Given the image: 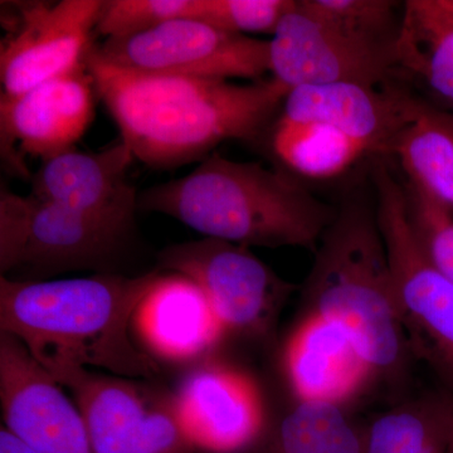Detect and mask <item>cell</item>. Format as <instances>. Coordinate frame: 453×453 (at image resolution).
I'll return each instance as SVG.
<instances>
[{
  "label": "cell",
  "mask_w": 453,
  "mask_h": 453,
  "mask_svg": "<svg viewBox=\"0 0 453 453\" xmlns=\"http://www.w3.org/2000/svg\"><path fill=\"white\" fill-rule=\"evenodd\" d=\"M86 67L122 142L154 169L201 163L222 142L257 139L288 94L273 77L240 85L140 73L104 64L91 52Z\"/></svg>",
  "instance_id": "1"
},
{
  "label": "cell",
  "mask_w": 453,
  "mask_h": 453,
  "mask_svg": "<svg viewBox=\"0 0 453 453\" xmlns=\"http://www.w3.org/2000/svg\"><path fill=\"white\" fill-rule=\"evenodd\" d=\"M159 271L139 277L16 280L0 277V333L22 342L50 375L103 369L118 377H153L155 357L131 326Z\"/></svg>",
  "instance_id": "2"
},
{
  "label": "cell",
  "mask_w": 453,
  "mask_h": 453,
  "mask_svg": "<svg viewBox=\"0 0 453 453\" xmlns=\"http://www.w3.org/2000/svg\"><path fill=\"white\" fill-rule=\"evenodd\" d=\"M140 210L244 247L318 250L336 211L290 173L211 155L186 177L142 190Z\"/></svg>",
  "instance_id": "3"
},
{
  "label": "cell",
  "mask_w": 453,
  "mask_h": 453,
  "mask_svg": "<svg viewBox=\"0 0 453 453\" xmlns=\"http://www.w3.org/2000/svg\"><path fill=\"white\" fill-rule=\"evenodd\" d=\"M308 315L345 336L378 380H401L411 350L375 210L345 203L316 250L305 286Z\"/></svg>",
  "instance_id": "4"
},
{
  "label": "cell",
  "mask_w": 453,
  "mask_h": 453,
  "mask_svg": "<svg viewBox=\"0 0 453 453\" xmlns=\"http://www.w3.org/2000/svg\"><path fill=\"white\" fill-rule=\"evenodd\" d=\"M372 179L375 213L408 347L453 393V283L429 264L414 240L404 184L384 164L378 165Z\"/></svg>",
  "instance_id": "5"
},
{
  "label": "cell",
  "mask_w": 453,
  "mask_h": 453,
  "mask_svg": "<svg viewBox=\"0 0 453 453\" xmlns=\"http://www.w3.org/2000/svg\"><path fill=\"white\" fill-rule=\"evenodd\" d=\"M134 220L106 219L0 189V273L49 276L100 266L124 249Z\"/></svg>",
  "instance_id": "6"
},
{
  "label": "cell",
  "mask_w": 453,
  "mask_h": 453,
  "mask_svg": "<svg viewBox=\"0 0 453 453\" xmlns=\"http://www.w3.org/2000/svg\"><path fill=\"white\" fill-rule=\"evenodd\" d=\"M104 64L140 73L259 81L270 73V41L220 31L195 19L172 22L94 46Z\"/></svg>",
  "instance_id": "7"
},
{
  "label": "cell",
  "mask_w": 453,
  "mask_h": 453,
  "mask_svg": "<svg viewBox=\"0 0 453 453\" xmlns=\"http://www.w3.org/2000/svg\"><path fill=\"white\" fill-rule=\"evenodd\" d=\"M159 264L204 292L223 329L253 338H265L275 329L295 291L249 247L216 238L166 247Z\"/></svg>",
  "instance_id": "8"
},
{
  "label": "cell",
  "mask_w": 453,
  "mask_h": 453,
  "mask_svg": "<svg viewBox=\"0 0 453 453\" xmlns=\"http://www.w3.org/2000/svg\"><path fill=\"white\" fill-rule=\"evenodd\" d=\"M70 390L96 453H192L173 399L164 401L129 378L68 368L52 375Z\"/></svg>",
  "instance_id": "9"
},
{
  "label": "cell",
  "mask_w": 453,
  "mask_h": 453,
  "mask_svg": "<svg viewBox=\"0 0 453 453\" xmlns=\"http://www.w3.org/2000/svg\"><path fill=\"white\" fill-rule=\"evenodd\" d=\"M396 68L395 43L348 35L303 11L299 2L270 40V73L288 91L329 83L384 88Z\"/></svg>",
  "instance_id": "10"
},
{
  "label": "cell",
  "mask_w": 453,
  "mask_h": 453,
  "mask_svg": "<svg viewBox=\"0 0 453 453\" xmlns=\"http://www.w3.org/2000/svg\"><path fill=\"white\" fill-rule=\"evenodd\" d=\"M104 0L18 4L0 46L2 94L16 96L86 65Z\"/></svg>",
  "instance_id": "11"
},
{
  "label": "cell",
  "mask_w": 453,
  "mask_h": 453,
  "mask_svg": "<svg viewBox=\"0 0 453 453\" xmlns=\"http://www.w3.org/2000/svg\"><path fill=\"white\" fill-rule=\"evenodd\" d=\"M0 402L5 428L33 452L96 453L76 402L5 333H0Z\"/></svg>",
  "instance_id": "12"
},
{
  "label": "cell",
  "mask_w": 453,
  "mask_h": 453,
  "mask_svg": "<svg viewBox=\"0 0 453 453\" xmlns=\"http://www.w3.org/2000/svg\"><path fill=\"white\" fill-rule=\"evenodd\" d=\"M95 94L86 65L16 96L2 94L3 157L16 169V148L42 162L73 150L94 118Z\"/></svg>",
  "instance_id": "13"
},
{
  "label": "cell",
  "mask_w": 453,
  "mask_h": 453,
  "mask_svg": "<svg viewBox=\"0 0 453 453\" xmlns=\"http://www.w3.org/2000/svg\"><path fill=\"white\" fill-rule=\"evenodd\" d=\"M423 106L388 86L329 83L290 89L280 118L323 125L356 140L369 154H390L398 134Z\"/></svg>",
  "instance_id": "14"
},
{
  "label": "cell",
  "mask_w": 453,
  "mask_h": 453,
  "mask_svg": "<svg viewBox=\"0 0 453 453\" xmlns=\"http://www.w3.org/2000/svg\"><path fill=\"white\" fill-rule=\"evenodd\" d=\"M190 442L213 453H234L258 437L264 411L257 389L240 372L205 365L190 372L173 399Z\"/></svg>",
  "instance_id": "15"
},
{
  "label": "cell",
  "mask_w": 453,
  "mask_h": 453,
  "mask_svg": "<svg viewBox=\"0 0 453 453\" xmlns=\"http://www.w3.org/2000/svg\"><path fill=\"white\" fill-rule=\"evenodd\" d=\"M134 160L122 140L96 153L73 149L42 162L31 195L82 213L134 220L139 196L127 175Z\"/></svg>",
  "instance_id": "16"
},
{
  "label": "cell",
  "mask_w": 453,
  "mask_h": 453,
  "mask_svg": "<svg viewBox=\"0 0 453 453\" xmlns=\"http://www.w3.org/2000/svg\"><path fill=\"white\" fill-rule=\"evenodd\" d=\"M134 326L157 356L177 362L205 353L225 332L204 292L175 273H157Z\"/></svg>",
  "instance_id": "17"
},
{
  "label": "cell",
  "mask_w": 453,
  "mask_h": 453,
  "mask_svg": "<svg viewBox=\"0 0 453 453\" xmlns=\"http://www.w3.org/2000/svg\"><path fill=\"white\" fill-rule=\"evenodd\" d=\"M288 369L300 401L335 404L371 375L342 334L309 315L288 342Z\"/></svg>",
  "instance_id": "18"
},
{
  "label": "cell",
  "mask_w": 453,
  "mask_h": 453,
  "mask_svg": "<svg viewBox=\"0 0 453 453\" xmlns=\"http://www.w3.org/2000/svg\"><path fill=\"white\" fill-rule=\"evenodd\" d=\"M396 64L453 109V11L446 0H410L402 9Z\"/></svg>",
  "instance_id": "19"
},
{
  "label": "cell",
  "mask_w": 453,
  "mask_h": 453,
  "mask_svg": "<svg viewBox=\"0 0 453 453\" xmlns=\"http://www.w3.org/2000/svg\"><path fill=\"white\" fill-rule=\"evenodd\" d=\"M453 393H432L380 414L362 429L363 453H449Z\"/></svg>",
  "instance_id": "20"
},
{
  "label": "cell",
  "mask_w": 453,
  "mask_h": 453,
  "mask_svg": "<svg viewBox=\"0 0 453 453\" xmlns=\"http://www.w3.org/2000/svg\"><path fill=\"white\" fill-rule=\"evenodd\" d=\"M408 183L453 211V116L423 106L393 142Z\"/></svg>",
  "instance_id": "21"
},
{
  "label": "cell",
  "mask_w": 453,
  "mask_h": 453,
  "mask_svg": "<svg viewBox=\"0 0 453 453\" xmlns=\"http://www.w3.org/2000/svg\"><path fill=\"white\" fill-rule=\"evenodd\" d=\"M270 134L273 155L297 177L316 180L336 178L369 154L356 140L314 122L279 118Z\"/></svg>",
  "instance_id": "22"
},
{
  "label": "cell",
  "mask_w": 453,
  "mask_h": 453,
  "mask_svg": "<svg viewBox=\"0 0 453 453\" xmlns=\"http://www.w3.org/2000/svg\"><path fill=\"white\" fill-rule=\"evenodd\" d=\"M262 453H363L362 429L340 404L299 401L273 429Z\"/></svg>",
  "instance_id": "23"
},
{
  "label": "cell",
  "mask_w": 453,
  "mask_h": 453,
  "mask_svg": "<svg viewBox=\"0 0 453 453\" xmlns=\"http://www.w3.org/2000/svg\"><path fill=\"white\" fill-rule=\"evenodd\" d=\"M300 7L340 31L395 44L401 27L399 4L390 0H299ZM403 9V8H402Z\"/></svg>",
  "instance_id": "24"
},
{
  "label": "cell",
  "mask_w": 453,
  "mask_h": 453,
  "mask_svg": "<svg viewBox=\"0 0 453 453\" xmlns=\"http://www.w3.org/2000/svg\"><path fill=\"white\" fill-rule=\"evenodd\" d=\"M404 190L414 240L429 264L453 283V211L412 184L405 183Z\"/></svg>",
  "instance_id": "25"
},
{
  "label": "cell",
  "mask_w": 453,
  "mask_h": 453,
  "mask_svg": "<svg viewBox=\"0 0 453 453\" xmlns=\"http://www.w3.org/2000/svg\"><path fill=\"white\" fill-rule=\"evenodd\" d=\"M196 0H104L98 35L127 38L175 19H192Z\"/></svg>",
  "instance_id": "26"
},
{
  "label": "cell",
  "mask_w": 453,
  "mask_h": 453,
  "mask_svg": "<svg viewBox=\"0 0 453 453\" xmlns=\"http://www.w3.org/2000/svg\"><path fill=\"white\" fill-rule=\"evenodd\" d=\"M296 0H196L192 19L235 35H273Z\"/></svg>",
  "instance_id": "27"
},
{
  "label": "cell",
  "mask_w": 453,
  "mask_h": 453,
  "mask_svg": "<svg viewBox=\"0 0 453 453\" xmlns=\"http://www.w3.org/2000/svg\"><path fill=\"white\" fill-rule=\"evenodd\" d=\"M0 453H35L7 428L0 431Z\"/></svg>",
  "instance_id": "28"
},
{
  "label": "cell",
  "mask_w": 453,
  "mask_h": 453,
  "mask_svg": "<svg viewBox=\"0 0 453 453\" xmlns=\"http://www.w3.org/2000/svg\"><path fill=\"white\" fill-rule=\"evenodd\" d=\"M449 453H453V418H452L451 440H449Z\"/></svg>",
  "instance_id": "29"
},
{
  "label": "cell",
  "mask_w": 453,
  "mask_h": 453,
  "mask_svg": "<svg viewBox=\"0 0 453 453\" xmlns=\"http://www.w3.org/2000/svg\"><path fill=\"white\" fill-rule=\"evenodd\" d=\"M446 2H447V4L449 5V8H451L453 11V0H446Z\"/></svg>",
  "instance_id": "30"
}]
</instances>
